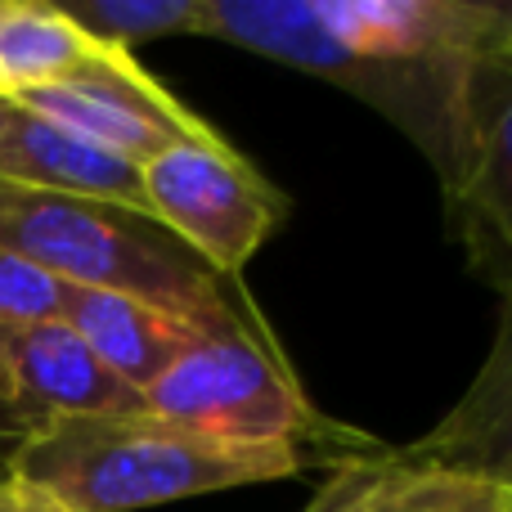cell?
I'll return each instance as SVG.
<instances>
[{"instance_id": "obj_11", "label": "cell", "mask_w": 512, "mask_h": 512, "mask_svg": "<svg viewBox=\"0 0 512 512\" xmlns=\"http://www.w3.org/2000/svg\"><path fill=\"white\" fill-rule=\"evenodd\" d=\"M405 459L477 477L512 495V283L504 288V310L481 373L463 400L423 436L405 445Z\"/></svg>"}, {"instance_id": "obj_9", "label": "cell", "mask_w": 512, "mask_h": 512, "mask_svg": "<svg viewBox=\"0 0 512 512\" xmlns=\"http://www.w3.org/2000/svg\"><path fill=\"white\" fill-rule=\"evenodd\" d=\"M0 185L149 212L144 176L135 162L95 149L68 126L50 122L45 113L9 95H0Z\"/></svg>"}, {"instance_id": "obj_14", "label": "cell", "mask_w": 512, "mask_h": 512, "mask_svg": "<svg viewBox=\"0 0 512 512\" xmlns=\"http://www.w3.org/2000/svg\"><path fill=\"white\" fill-rule=\"evenodd\" d=\"M95 45L59 5L0 0V95L18 99L86 68Z\"/></svg>"}, {"instance_id": "obj_5", "label": "cell", "mask_w": 512, "mask_h": 512, "mask_svg": "<svg viewBox=\"0 0 512 512\" xmlns=\"http://www.w3.org/2000/svg\"><path fill=\"white\" fill-rule=\"evenodd\" d=\"M140 176L153 221L167 225L225 279H239V270L288 216V198L221 135L171 144L144 162Z\"/></svg>"}, {"instance_id": "obj_8", "label": "cell", "mask_w": 512, "mask_h": 512, "mask_svg": "<svg viewBox=\"0 0 512 512\" xmlns=\"http://www.w3.org/2000/svg\"><path fill=\"white\" fill-rule=\"evenodd\" d=\"M9 396L5 414L23 432L54 418H95V414H135L144 396L126 387L68 324L9 328Z\"/></svg>"}, {"instance_id": "obj_17", "label": "cell", "mask_w": 512, "mask_h": 512, "mask_svg": "<svg viewBox=\"0 0 512 512\" xmlns=\"http://www.w3.org/2000/svg\"><path fill=\"white\" fill-rule=\"evenodd\" d=\"M0 512H72V508L54 504L50 495H41V490L14 481L9 472H0Z\"/></svg>"}, {"instance_id": "obj_18", "label": "cell", "mask_w": 512, "mask_h": 512, "mask_svg": "<svg viewBox=\"0 0 512 512\" xmlns=\"http://www.w3.org/2000/svg\"><path fill=\"white\" fill-rule=\"evenodd\" d=\"M14 396V378H9V328L0 324V409Z\"/></svg>"}, {"instance_id": "obj_4", "label": "cell", "mask_w": 512, "mask_h": 512, "mask_svg": "<svg viewBox=\"0 0 512 512\" xmlns=\"http://www.w3.org/2000/svg\"><path fill=\"white\" fill-rule=\"evenodd\" d=\"M144 409L180 427L243 445L337 441V427L297 387L270 333H198L158 382Z\"/></svg>"}, {"instance_id": "obj_16", "label": "cell", "mask_w": 512, "mask_h": 512, "mask_svg": "<svg viewBox=\"0 0 512 512\" xmlns=\"http://www.w3.org/2000/svg\"><path fill=\"white\" fill-rule=\"evenodd\" d=\"M63 301L68 283L54 279L27 256L0 248V324L5 328H36V324H63Z\"/></svg>"}, {"instance_id": "obj_15", "label": "cell", "mask_w": 512, "mask_h": 512, "mask_svg": "<svg viewBox=\"0 0 512 512\" xmlns=\"http://www.w3.org/2000/svg\"><path fill=\"white\" fill-rule=\"evenodd\" d=\"M95 45L131 54L162 36H198L203 0H72L59 5Z\"/></svg>"}, {"instance_id": "obj_3", "label": "cell", "mask_w": 512, "mask_h": 512, "mask_svg": "<svg viewBox=\"0 0 512 512\" xmlns=\"http://www.w3.org/2000/svg\"><path fill=\"white\" fill-rule=\"evenodd\" d=\"M198 36H216L261 59L288 63L346 95L378 108L387 122H396L445 185V198L459 194L472 167V135H477V86L481 59H360L342 54L315 23L310 0H203Z\"/></svg>"}, {"instance_id": "obj_1", "label": "cell", "mask_w": 512, "mask_h": 512, "mask_svg": "<svg viewBox=\"0 0 512 512\" xmlns=\"http://www.w3.org/2000/svg\"><path fill=\"white\" fill-rule=\"evenodd\" d=\"M5 472L72 512H140L216 490L288 481L301 472V450L221 441L135 409L32 427L18 436Z\"/></svg>"}, {"instance_id": "obj_13", "label": "cell", "mask_w": 512, "mask_h": 512, "mask_svg": "<svg viewBox=\"0 0 512 512\" xmlns=\"http://www.w3.org/2000/svg\"><path fill=\"white\" fill-rule=\"evenodd\" d=\"M63 324L140 396L203 333V328L185 324L176 315H162V310L144 306V301L95 288H72V283H68V301H63Z\"/></svg>"}, {"instance_id": "obj_19", "label": "cell", "mask_w": 512, "mask_h": 512, "mask_svg": "<svg viewBox=\"0 0 512 512\" xmlns=\"http://www.w3.org/2000/svg\"><path fill=\"white\" fill-rule=\"evenodd\" d=\"M508 54H512V36H508Z\"/></svg>"}, {"instance_id": "obj_10", "label": "cell", "mask_w": 512, "mask_h": 512, "mask_svg": "<svg viewBox=\"0 0 512 512\" xmlns=\"http://www.w3.org/2000/svg\"><path fill=\"white\" fill-rule=\"evenodd\" d=\"M472 167L450 194L454 225L499 288L512 283V54H490L472 86Z\"/></svg>"}, {"instance_id": "obj_7", "label": "cell", "mask_w": 512, "mask_h": 512, "mask_svg": "<svg viewBox=\"0 0 512 512\" xmlns=\"http://www.w3.org/2000/svg\"><path fill=\"white\" fill-rule=\"evenodd\" d=\"M315 23L360 59H490L508 54L512 5L486 0H310Z\"/></svg>"}, {"instance_id": "obj_12", "label": "cell", "mask_w": 512, "mask_h": 512, "mask_svg": "<svg viewBox=\"0 0 512 512\" xmlns=\"http://www.w3.org/2000/svg\"><path fill=\"white\" fill-rule=\"evenodd\" d=\"M306 512H512V495L490 481L382 450L342 463Z\"/></svg>"}, {"instance_id": "obj_6", "label": "cell", "mask_w": 512, "mask_h": 512, "mask_svg": "<svg viewBox=\"0 0 512 512\" xmlns=\"http://www.w3.org/2000/svg\"><path fill=\"white\" fill-rule=\"evenodd\" d=\"M18 99L27 108H36V113H45L50 122L68 126L72 135L90 140L95 149L117 153V158L135 162V167L153 162L171 144L216 140V131L203 117L189 113L131 54H117V50H99L72 77Z\"/></svg>"}, {"instance_id": "obj_2", "label": "cell", "mask_w": 512, "mask_h": 512, "mask_svg": "<svg viewBox=\"0 0 512 512\" xmlns=\"http://www.w3.org/2000/svg\"><path fill=\"white\" fill-rule=\"evenodd\" d=\"M0 248L72 288L144 301L203 333H270L234 292V279L216 274L149 212L0 185Z\"/></svg>"}]
</instances>
